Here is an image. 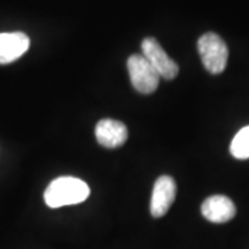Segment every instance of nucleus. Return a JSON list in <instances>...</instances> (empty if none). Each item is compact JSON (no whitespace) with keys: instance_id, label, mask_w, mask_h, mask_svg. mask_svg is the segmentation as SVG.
Wrapping results in <instances>:
<instances>
[{"instance_id":"nucleus-1","label":"nucleus","mask_w":249,"mask_h":249,"mask_svg":"<svg viewBox=\"0 0 249 249\" xmlns=\"http://www.w3.org/2000/svg\"><path fill=\"white\" fill-rule=\"evenodd\" d=\"M90 188L88 183L73 176L54 178L45 191V202L50 208L76 205L88 199Z\"/></svg>"},{"instance_id":"nucleus-2","label":"nucleus","mask_w":249,"mask_h":249,"mask_svg":"<svg viewBox=\"0 0 249 249\" xmlns=\"http://www.w3.org/2000/svg\"><path fill=\"white\" fill-rule=\"evenodd\" d=\"M198 52L206 71L213 75L224 71L229 60V49L217 34L208 32L201 36L198 39Z\"/></svg>"},{"instance_id":"nucleus-3","label":"nucleus","mask_w":249,"mask_h":249,"mask_svg":"<svg viewBox=\"0 0 249 249\" xmlns=\"http://www.w3.org/2000/svg\"><path fill=\"white\" fill-rule=\"evenodd\" d=\"M127 71L136 91L151 94L158 89L160 76L142 54H133L127 60Z\"/></svg>"},{"instance_id":"nucleus-4","label":"nucleus","mask_w":249,"mask_h":249,"mask_svg":"<svg viewBox=\"0 0 249 249\" xmlns=\"http://www.w3.org/2000/svg\"><path fill=\"white\" fill-rule=\"evenodd\" d=\"M142 55L155 68L160 78L172 80L178 75V65L170 58L168 53L155 37H145L142 42Z\"/></svg>"},{"instance_id":"nucleus-5","label":"nucleus","mask_w":249,"mask_h":249,"mask_svg":"<svg viewBox=\"0 0 249 249\" xmlns=\"http://www.w3.org/2000/svg\"><path fill=\"white\" fill-rule=\"evenodd\" d=\"M178 186L175 178L170 176H160L152 190L150 212L154 217H162L168 213L170 206L176 199Z\"/></svg>"},{"instance_id":"nucleus-6","label":"nucleus","mask_w":249,"mask_h":249,"mask_svg":"<svg viewBox=\"0 0 249 249\" xmlns=\"http://www.w3.org/2000/svg\"><path fill=\"white\" fill-rule=\"evenodd\" d=\"M201 213L211 223H227L237 213V208L229 196H212L201 205Z\"/></svg>"},{"instance_id":"nucleus-7","label":"nucleus","mask_w":249,"mask_h":249,"mask_svg":"<svg viewBox=\"0 0 249 249\" xmlns=\"http://www.w3.org/2000/svg\"><path fill=\"white\" fill-rule=\"evenodd\" d=\"M129 137L127 127L121 121L101 119L96 126V139L100 145L106 148H118L124 145Z\"/></svg>"},{"instance_id":"nucleus-8","label":"nucleus","mask_w":249,"mask_h":249,"mask_svg":"<svg viewBox=\"0 0 249 249\" xmlns=\"http://www.w3.org/2000/svg\"><path fill=\"white\" fill-rule=\"evenodd\" d=\"M31 40L24 32L0 34V64H10L18 60L29 49Z\"/></svg>"},{"instance_id":"nucleus-9","label":"nucleus","mask_w":249,"mask_h":249,"mask_svg":"<svg viewBox=\"0 0 249 249\" xmlns=\"http://www.w3.org/2000/svg\"><path fill=\"white\" fill-rule=\"evenodd\" d=\"M230 152L237 160H248L249 158V126L242 127L238 133L234 136Z\"/></svg>"}]
</instances>
